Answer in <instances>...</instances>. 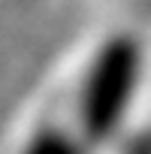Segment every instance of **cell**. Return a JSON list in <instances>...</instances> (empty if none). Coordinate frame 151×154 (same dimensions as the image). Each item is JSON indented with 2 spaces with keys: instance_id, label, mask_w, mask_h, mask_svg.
Returning a JSON list of instances; mask_svg holds the SVG:
<instances>
[{
  "instance_id": "1",
  "label": "cell",
  "mask_w": 151,
  "mask_h": 154,
  "mask_svg": "<svg viewBox=\"0 0 151 154\" xmlns=\"http://www.w3.org/2000/svg\"><path fill=\"white\" fill-rule=\"evenodd\" d=\"M139 63L142 57L133 39L118 36L100 48L79 94V121L85 136L106 139L118 130L139 82Z\"/></svg>"
},
{
  "instance_id": "2",
  "label": "cell",
  "mask_w": 151,
  "mask_h": 154,
  "mask_svg": "<svg viewBox=\"0 0 151 154\" xmlns=\"http://www.w3.org/2000/svg\"><path fill=\"white\" fill-rule=\"evenodd\" d=\"M24 154H82V151H79L76 139H69L66 133L48 127V130L30 136V142L24 145Z\"/></svg>"
}]
</instances>
